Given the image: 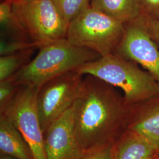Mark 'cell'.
<instances>
[{"label":"cell","instance_id":"obj_1","mask_svg":"<svg viewBox=\"0 0 159 159\" xmlns=\"http://www.w3.org/2000/svg\"><path fill=\"white\" fill-rule=\"evenodd\" d=\"M113 85L87 75L74 102V132L83 156L116 144L130 125L136 105Z\"/></svg>","mask_w":159,"mask_h":159},{"label":"cell","instance_id":"obj_2","mask_svg":"<svg viewBox=\"0 0 159 159\" xmlns=\"http://www.w3.org/2000/svg\"><path fill=\"white\" fill-rule=\"evenodd\" d=\"M39 49L36 57L10 78L17 85L39 89L47 81L102 57L90 49L74 46L67 39L51 42Z\"/></svg>","mask_w":159,"mask_h":159},{"label":"cell","instance_id":"obj_3","mask_svg":"<svg viewBox=\"0 0 159 159\" xmlns=\"http://www.w3.org/2000/svg\"><path fill=\"white\" fill-rule=\"evenodd\" d=\"M119 88L125 100L137 105L159 97V83L132 61L111 54L86 63L76 70Z\"/></svg>","mask_w":159,"mask_h":159},{"label":"cell","instance_id":"obj_4","mask_svg":"<svg viewBox=\"0 0 159 159\" xmlns=\"http://www.w3.org/2000/svg\"><path fill=\"white\" fill-rule=\"evenodd\" d=\"M124 33L125 24L90 6L69 23L66 39L103 57L116 52Z\"/></svg>","mask_w":159,"mask_h":159},{"label":"cell","instance_id":"obj_5","mask_svg":"<svg viewBox=\"0 0 159 159\" xmlns=\"http://www.w3.org/2000/svg\"><path fill=\"white\" fill-rule=\"evenodd\" d=\"M12 10L29 40L39 48L51 42L66 39L68 24L51 0L13 4Z\"/></svg>","mask_w":159,"mask_h":159},{"label":"cell","instance_id":"obj_6","mask_svg":"<svg viewBox=\"0 0 159 159\" xmlns=\"http://www.w3.org/2000/svg\"><path fill=\"white\" fill-rule=\"evenodd\" d=\"M38 90L33 86L20 85L15 96L0 114L5 116L20 132L34 159H47L37 107Z\"/></svg>","mask_w":159,"mask_h":159},{"label":"cell","instance_id":"obj_7","mask_svg":"<svg viewBox=\"0 0 159 159\" xmlns=\"http://www.w3.org/2000/svg\"><path fill=\"white\" fill-rule=\"evenodd\" d=\"M76 70L60 75L42 85L37 93V107L43 133L75 102L83 81Z\"/></svg>","mask_w":159,"mask_h":159},{"label":"cell","instance_id":"obj_8","mask_svg":"<svg viewBox=\"0 0 159 159\" xmlns=\"http://www.w3.org/2000/svg\"><path fill=\"white\" fill-rule=\"evenodd\" d=\"M140 64L159 83V50L140 17L125 24V33L114 52Z\"/></svg>","mask_w":159,"mask_h":159},{"label":"cell","instance_id":"obj_9","mask_svg":"<svg viewBox=\"0 0 159 159\" xmlns=\"http://www.w3.org/2000/svg\"><path fill=\"white\" fill-rule=\"evenodd\" d=\"M44 140L47 159H79L83 156L74 132V104L49 126Z\"/></svg>","mask_w":159,"mask_h":159},{"label":"cell","instance_id":"obj_10","mask_svg":"<svg viewBox=\"0 0 159 159\" xmlns=\"http://www.w3.org/2000/svg\"><path fill=\"white\" fill-rule=\"evenodd\" d=\"M128 129L159 149V97L136 105Z\"/></svg>","mask_w":159,"mask_h":159},{"label":"cell","instance_id":"obj_11","mask_svg":"<svg viewBox=\"0 0 159 159\" xmlns=\"http://www.w3.org/2000/svg\"><path fill=\"white\" fill-rule=\"evenodd\" d=\"M116 159H159V149L136 132L127 129L115 144Z\"/></svg>","mask_w":159,"mask_h":159},{"label":"cell","instance_id":"obj_12","mask_svg":"<svg viewBox=\"0 0 159 159\" xmlns=\"http://www.w3.org/2000/svg\"><path fill=\"white\" fill-rule=\"evenodd\" d=\"M0 151L16 159H34L20 132L4 115H0Z\"/></svg>","mask_w":159,"mask_h":159},{"label":"cell","instance_id":"obj_13","mask_svg":"<svg viewBox=\"0 0 159 159\" xmlns=\"http://www.w3.org/2000/svg\"><path fill=\"white\" fill-rule=\"evenodd\" d=\"M90 6L123 24L141 14L137 0H91Z\"/></svg>","mask_w":159,"mask_h":159},{"label":"cell","instance_id":"obj_14","mask_svg":"<svg viewBox=\"0 0 159 159\" xmlns=\"http://www.w3.org/2000/svg\"><path fill=\"white\" fill-rule=\"evenodd\" d=\"M34 49L0 57V81L11 78L31 61Z\"/></svg>","mask_w":159,"mask_h":159},{"label":"cell","instance_id":"obj_15","mask_svg":"<svg viewBox=\"0 0 159 159\" xmlns=\"http://www.w3.org/2000/svg\"><path fill=\"white\" fill-rule=\"evenodd\" d=\"M12 6L13 3L10 0H4L1 3V27L2 30L14 35L16 40H26L28 37L13 12Z\"/></svg>","mask_w":159,"mask_h":159},{"label":"cell","instance_id":"obj_16","mask_svg":"<svg viewBox=\"0 0 159 159\" xmlns=\"http://www.w3.org/2000/svg\"><path fill=\"white\" fill-rule=\"evenodd\" d=\"M63 19L68 23L90 6V0H51Z\"/></svg>","mask_w":159,"mask_h":159},{"label":"cell","instance_id":"obj_17","mask_svg":"<svg viewBox=\"0 0 159 159\" xmlns=\"http://www.w3.org/2000/svg\"><path fill=\"white\" fill-rule=\"evenodd\" d=\"M38 48L33 42L27 40H6L1 39L0 41L1 56L10 55L20 51Z\"/></svg>","mask_w":159,"mask_h":159},{"label":"cell","instance_id":"obj_18","mask_svg":"<svg viewBox=\"0 0 159 159\" xmlns=\"http://www.w3.org/2000/svg\"><path fill=\"white\" fill-rule=\"evenodd\" d=\"M19 87L11 79L0 81V111L10 102Z\"/></svg>","mask_w":159,"mask_h":159},{"label":"cell","instance_id":"obj_19","mask_svg":"<svg viewBox=\"0 0 159 159\" xmlns=\"http://www.w3.org/2000/svg\"><path fill=\"white\" fill-rule=\"evenodd\" d=\"M140 15L159 19V0H137Z\"/></svg>","mask_w":159,"mask_h":159},{"label":"cell","instance_id":"obj_20","mask_svg":"<svg viewBox=\"0 0 159 159\" xmlns=\"http://www.w3.org/2000/svg\"><path fill=\"white\" fill-rule=\"evenodd\" d=\"M79 159H116L115 144L85 154Z\"/></svg>","mask_w":159,"mask_h":159},{"label":"cell","instance_id":"obj_21","mask_svg":"<svg viewBox=\"0 0 159 159\" xmlns=\"http://www.w3.org/2000/svg\"><path fill=\"white\" fill-rule=\"evenodd\" d=\"M140 18L148 33L154 41L159 45V19L140 15Z\"/></svg>","mask_w":159,"mask_h":159},{"label":"cell","instance_id":"obj_22","mask_svg":"<svg viewBox=\"0 0 159 159\" xmlns=\"http://www.w3.org/2000/svg\"><path fill=\"white\" fill-rule=\"evenodd\" d=\"M0 159H16L14 157H12L11 156H10L8 155H6V154H1V157Z\"/></svg>","mask_w":159,"mask_h":159},{"label":"cell","instance_id":"obj_23","mask_svg":"<svg viewBox=\"0 0 159 159\" xmlns=\"http://www.w3.org/2000/svg\"><path fill=\"white\" fill-rule=\"evenodd\" d=\"M13 4H20L24 2V0H10Z\"/></svg>","mask_w":159,"mask_h":159},{"label":"cell","instance_id":"obj_24","mask_svg":"<svg viewBox=\"0 0 159 159\" xmlns=\"http://www.w3.org/2000/svg\"><path fill=\"white\" fill-rule=\"evenodd\" d=\"M34 1V0H24V2H30V1Z\"/></svg>","mask_w":159,"mask_h":159},{"label":"cell","instance_id":"obj_25","mask_svg":"<svg viewBox=\"0 0 159 159\" xmlns=\"http://www.w3.org/2000/svg\"><path fill=\"white\" fill-rule=\"evenodd\" d=\"M90 1H91V0H90Z\"/></svg>","mask_w":159,"mask_h":159}]
</instances>
